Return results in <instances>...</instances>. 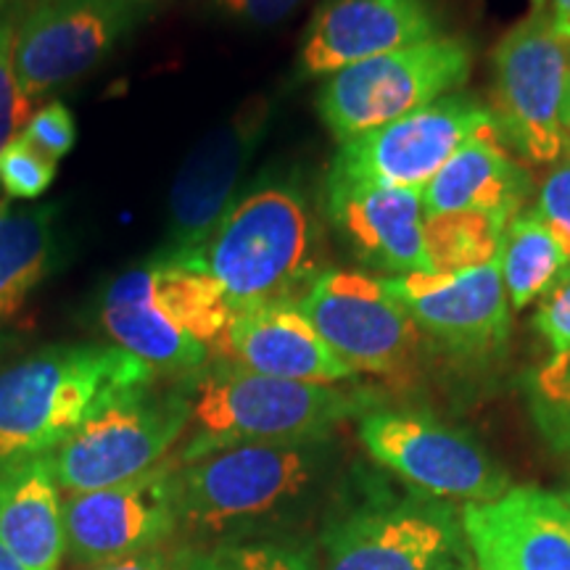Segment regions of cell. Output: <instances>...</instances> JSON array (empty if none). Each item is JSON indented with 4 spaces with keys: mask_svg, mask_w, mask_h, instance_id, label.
Masks as SVG:
<instances>
[{
    "mask_svg": "<svg viewBox=\"0 0 570 570\" xmlns=\"http://www.w3.org/2000/svg\"><path fill=\"white\" fill-rule=\"evenodd\" d=\"M0 570H27V568L19 562L17 554H13V552L9 550V547L3 544V541H0Z\"/></svg>",
    "mask_w": 570,
    "mask_h": 570,
    "instance_id": "obj_36",
    "label": "cell"
},
{
    "mask_svg": "<svg viewBox=\"0 0 570 570\" xmlns=\"http://www.w3.org/2000/svg\"><path fill=\"white\" fill-rule=\"evenodd\" d=\"M533 3H537V6H541V3H544V0H533Z\"/></svg>",
    "mask_w": 570,
    "mask_h": 570,
    "instance_id": "obj_40",
    "label": "cell"
},
{
    "mask_svg": "<svg viewBox=\"0 0 570 570\" xmlns=\"http://www.w3.org/2000/svg\"><path fill=\"white\" fill-rule=\"evenodd\" d=\"M154 0H35L19 13L13 67L24 98L40 104L104 63L156 11Z\"/></svg>",
    "mask_w": 570,
    "mask_h": 570,
    "instance_id": "obj_9",
    "label": "cell"
},
{
    "mask_svg": "<svg viewBox=\"0 0 570 570\" xmlns=\"http://www.w3.org/2000/svg\"><path fill=\"white\" fill-rule=\"evenodd\" d=\"M323 209L362 265L389 277L433 273L423 238V190L386 188L327 173Z\"/></svg>",
    "mask_w": 570,
    "mask_h": 570,
    "instance_id": "obj_17",
    "label": "cell"
},
{
    "mask_svg": "<svg viewBox=\"0 0 570 570\" xmlns=\"http://www.w3.org/2000/svg\"><path fill=\"white\" fill-rule=\"evenodd\" d=\"M570 82V42L554 32L550 13L533 11L504 32L494 48V119L499 140H508L531 164H558L570 154L562 104Z\"/></svg>",
    "mask_w": 570,
    "mask_h": 570,
    "instance_id": "obj_7",
    "label": "cell"
},
{
    "mask_svg": "<svg viewBox=\"0 0 570 570\" xmlns=\"http://www.w3.org/2000/svg\"><path fill=\"white\" fill-rule=\"evenodd\" d=\"M188 425L190 383L169 391L148 383L101 404L48 454V462L67 497L119 487L167 462Z\"/></svg>",
    "mask_w": 570,
    "mask_h": 570,
    "instance_id": "obj_5",
    "label": "cell"
},
{
    "mask_svg": "<svg viewBox=\"0 0 570 570\" xmlns=\"http://www.w3.org/2000/svg\"><path fill=\"white\" fill-rule=\"evenodd\" d=\"M562 499H566V502L570 504V494H562Z\"/></svg>",
    "mask_w": 570,
    "mask_h": 570,
    "instance_id": "obj_39",
    "label": "cell"
},
{
    "mask_svg": "<svg viewBox=\"0 0 570 570\" xmlns=\"http://www.w3.org/2000/svg\"><path fill=\"white\" fill-rule=\"evenodd\" d=\"M537 214L562 254V275H570V154L552 164L537 198Z\"/></svg>",
    "mask_w": 570,
    "mask_h": 570,
    "instance_id": "obj_30",
    "label": "cell"
},
{
    "mask_svg": "<svg viewBox=\"0 0 570 570\" xmlns=\"http://www.w3.org/2000/svg\"><path fill=\"white\" fill-rule=\"evenodd\" d=\"M325 458L327 439H315L238 444L185 465L175 462L180 525L209 537L273 515L312 487Z\"/></svg>",
    "mask_w": 570,
    "mask_h": 570,
    "instance_id": "obj_4",
    "label": "cell"
},
{
    "mask_svg": "<svg viewBox=\"0 0 570 570\" xmlns=\"http://www.w3.org/2000/svg\"><path fill=\"white\" fill-rule=\"evenodd\" d=\"M56 169L59 164L19 135L0 151V188L13 202H38L53 185Z\"/></svg>",
    "mask_w": 570,
    "mask_h": 570,
    "instance_id": "obj_28",
    "label": "cell"
},
{
    "mask_svg": "<svg viewBox=\"0 0 570 570\" xmlns=\"http://www.w3.org/2000/svg\"><path fill=\"white\" fill-rule=\"evenodd\" d=\"M479 570H570V504L533 487L504 491L462 512Z\"/></svg>",
    "mask_w": 570,
    "mask_h": 570,
    "instance_id": "obj_18",
    "label": "cell"
},
{
    "mask_svg": "<svg viewBox=\"0 0 570 570\" xmlns=\"http://www.w3.org/2000/svg\"><path fill=\"white\" fill-rule=\"evenodd\" d=\"M370 458L436 499L483 504L510 491V475L479 441L420 412L373 410L360 417Z\"/></svg>",
    "mask_w": 570,
    "mask_h": 570,
    "instance_id": "obj_10",
    "label": "cell"
},
{
    "mask_svg": "<svg viewBox=\"0 0 570 570\" xmlns=\"http://www.w3.org/2000/svg\"><path fill=\"white\" fill-rule=\"evenodd\" d=\"M473 48L462 38H436L375 56L325 77L317 114L336 142L394 122L452 96L468 82Z\"/></svg>",
    "mask_w": 570,
    "mask_h": 570,
    "instance_id": "obj_6",
    "label": "cell"
},
{
    "mask_svg": "<svg viewBox=\"0 0 570 570\" xmlns=\"http://www.w3.org/2000/svg\"><path fill=\"white\" fill-rule=\"evenodd\" d=\"M377 407L381 396L370 389L283 381L219 362L190 381L188 439L175 462L185 465L238 444L331 439L344 420H360Z\"/></svg>",
    "mask_w": 570,
    "mask_h": 570,
    "instance_id": "obj_2",
    "label": "cell"
},
{
    "mask_svg": "<svg viewBox=\"0 0 570 570\" xmlns=\"http://www.w3.org/2000/svg\"><path fill=\"white\" fill-rule=\"evenodd\" d=\"M21 138L38 148L40 154H46L48 159L59 164L77 142L75 114L69 111L67 104L48 101L46 106L32 111L30 122L21 130Z\"/></svg>",
    "mask_w": 570,
    "mask_h": 570,
    "instance_id": "obj_31",
    "label": "cell"
},
{
    "mask_svg": "<svg viewBox=\"0 0 570 570\" xmlns=\"http://www.w3.org/2000/svg\"><path fill=\"white\" fill-rule=\"evenodd\" d=\"M177 570H317L309 552L296 547L252 541V544H219L198 552H180Z\"/></svg>",
    "mask_w": 570,
    "mask_h": 570,
    "instance_id": "obj_27",
    "label": "cell"
},
{
    "mask_svg": "<svg viewBox=\"0 0 570 570\" xmlns=\"http://www.w3.org/2000/svg\"><path fill=\"white\" fill-rule=\"evenodd\" d=\"M302 3L304 0H214V9L238 24L275 27Z\"/></svg>",
    "mask_w": 570,
    "mask_h": 570,
    "instance_id": "obj_33",
    "label": "cell"
},
{
    "mask_svg": "<svg viewBox=\"0 0 570 570\" xmlns=\"http://www.w3.org/2000/svg\"><path fill=\"white\" fill-rule=\"evenodd\" d=\"M214 356L248 373L323 386H338L356 375L294 302L233 312Z\"/></svg>",
    "mask_w": 570,
    "mask_h": 570,
    "instance_id": "obj_19",
    "label": "cell"
},
{
    "mask_svg": "<svg viewBox=\"0 0 570 570\" xmlns=\"http://www.w3.org/2000/svg\"><path fill=\"white\" fill-rule=\"evenodd\" d=\"M180 529L175 460L119 487L69 494L63 502L67 552L77 566H98L156 550Z\"/></svg>",
    "mask_w": 570,
    "mask_h": 570,
    "instance_id": "obj_14",
    "label": "cell"
},
{
    "mask_svg": "<svg viewBox=\"0 0 570 570\" xmlns=\"http://www.w3.org/2000/svg\"><path fill=\"white\" fill-rule=\"evenodd\" d=\"M180 568V554H169L161 547L156 550H142L127 558H117L109 562H98V566H88V570H177Z\"/></svg>",
    "mask_w": 570,
    "mask_h": 570,
    "instance_id": "obj_34",
    "label": "cell"
},
{
    "mask_svg": "<svg viewBox=\"0 0 570 570\" xmlns=\"http://www.w3.org/2000/svg\"><path fill=\"white\" fill-rule=\"evenodd\" d=\"M499 273L515 312L544 296L562 277L560 246L537 209H523L510 219L499 252Z\"/></svg>",
    "mask_w": 570,
    "mask_h": 570,
    "instance_id": "obj_24",
    "label": "cell"
},
{
    "mask_svg": "<svg viewBox=\"0 0 570 570\" xmlns=\"http://www.w3.org/2000/svg\"><path fill=\"white\" fill-rule=\"evenodd\" d=\"M273 98L254 96L190 148L167 196V227L154 256L194 267L223 223L273 125Z\"/></svg>",
    "mask_w": 570,
    "mask_h": 570,
    "instance_id": "obj_8",
    "label": "cell"
},
{
    "mask_svg": "<svg viewBox=\"0 0 570 570\" xmlns=\"http://www.w3.org/2000/svg\"><path fill=\"white\" fill-rule=\"evenodd\" d=\"M436 38L444 35L431 0H323L304 27L298 77L320 80Z\"/></svg>",
    "mask_w": 570,
    "mask_h": 570,
    "instance_id": "obj_15",
    "label": "cell"
},
{
    "mask_svg": "<svg viewBox=\"0 0 570 570\" xmlns=\"http://www.w3.org/2000/svg\"><path fill=\"white\" fill-rule=\"evenodd\" d=\"M325 570H475L462 518L446 504H373L325 537Z\"/></svg>",
    "mask_w": 570,
    "mask_h": 570,
    "instance_id": "obj_13",
    "label": "cell"
},
{
    "mask_svg": "<svg viewBox=\"0 0 570 570\" xmlns=\"http://www.w3.org/2000/svg\"><path fill=\"white\" fill-rule=\"evenodd\" d=\"M420 331L458 354H489L510 336V302L499 259L454 273L383 277Z\"/></svg>",
    "mask_w": 570,
    "mask_h": 570,
    "instance_id": "obj_16",
    "label": "cell"
},
{
    "mask_svg": "<svg viewBox=\"0 0 570 570\" xmlns=\"http://www.w3.org/2000/svg\"><path fill=\"white\" fill-rule=\"evenodd\" d=\"M533 325L554 354L570 352V275H562L558 283L539 298Z\"/></svg>",
    "mask_w": 570,
    "mask_h": 570,
    "instance_id": "obj_32",
    "label": "cell"
},
{
    "mask_svg": "<svg viewBox=\"0 0 570 570\" xmlns=\"http://www.w3.org/2000/svg\"><path fill=\"white\" fill-rule=\"evenodd\" d=\"M11 3H17V0H0V9H6V6H11Z\"/></svg>",
    "mask_w": 570,
    "mask_h": 570,
    "instance_id": "obj_38",
    "label": "cell"
},
{
    "mask_svg": "<svg viewBox=\"0 0 570 570\" xmlns=\"http://www.w3.org/2000/svg\"><path fill=\"white\" fill-rule=\"evenodd\" d=\"M487 127H494L487 106L452 92L407 117L338 142L327 173L386 188L425 190L439 169Z\"/></svg>",
    "mask_w": 570,
    "mask_h": 570,
    "instance_id": "obj_12",
    "label": "cell"
},
{
    "mask_svg": "<svg viewBox=\"0 0 570 570\" xmlns=\"http://www.w3.org/2000/svg\"><path fill=\"white\" fill-rule=\"evenodd\" d=\"M296 304L354 373L402 375L420 352L423 331L383 277L327 267Z\"/></svg>",
    "mask_w": 570,
    "mask_h": 570,
    "instance_id": "obj_11",
    "label": "cell"
},
{
    "mask_svg": "<svg viewBox=\"0 0 570 570\" xmlns=\"http://www.w3.org/2000/svg\"><path fill=\"white\" fill-rule=\"evenodd\" d=\"M529 407L541 439L570 458V352L554 354L529 377Z\"/></svg>",
    "mask_w": 570,
    "mask_h": 570,
    "instance_id": "obj_26",
    "label": "cell"
},
{
    "mask_svg": "<svg viewBox=\"0 0 570 570\" xmlns=\"http://www.w3.org/2000/svg\"><path fill=\"white\" fill-rule=\"evenodd\" d=\"M550 21L554 32H558L562 40L570 42V0H552Z\"/></svg>",
    "mask_w": 570,
    "mask_h": 570,
    "instance_id": "obj_35",
    "label": "cell"
},
{
    "mask_svg": "<svg viewBox=\"0 0 570 570\" xmlns=\"http://www.w3.org/2000/svg\"><path fill=\"white\" fill-rule=\"evenodd\" d=\"M154 3H159V0H154Z\"/></svg>",
    "mask_w": 570,
    "mask_h": 570,
    "instance_id": "obj_41",
    "label": "cell"
},
{
    "mask_svg": "<svg viewBox=\"0 0 570 570\" xmlns=\"http://www.w3.org/2000/svg\"><path fill=\"white\" fill-rule=\"evenodd\" d=\"M0 541L27 570H59L67 531L48 454L0 470Z\"/></svg>",
    "mask_w": 570,
    "mask_h": 570,
    "instance_id": "obj_22",
    "label": "cell"
},
{
    "mask_svg": "<svg viewBox=\"0 0 570 570\" xmlns=\"http://www.w3.org/2000/svg\"><path fill=\"white\" fill-rule=\"evenodd\" d=\"M562 127H566L568 146H570V82H568V92H566V104H562Z\"/></svg>",
    "mask_w": 570,
    "mask_h": 570,
    "instance_id": "obj_37",
    "label": "cell"
},
{
    "mask_svg": "<svg viewBox=\"0 0 570 570\" xmlns=\"http://www.w3.org/2000/svg\"><path fill=\"white\" fill-rule=\"evenodd\" d=\"M508 219L489 212H446L425 217L423 238L433 273L491 265L502 252Z\"/></svg>",
    "mask_w": 570,
    "mask_h": 570,
    "instance_id": "obj_25",
    "label": "cell"
},
{
    "mask_svg": "<svg viewBox=\"0 0 570 570\" xmlns=\"http://www.w3.org/2000/svg\"><path fill=\"white\" fill-rule=\"evenodd\" d=\"M225 291L233 312L298 302L327 269L325 230L294 175H267L235 198L196 265Z\"/></svg>",
    "mask_w": 570,
    "mask_h": 570,
    "instance_id": "obj_1",
    "label": "cell"
},
{
    "mask_svg": "<svg viewBox=\"0 0 570 570\" xmlns=\"http://www.w3.org/2000/svg\"><path fill=\"white\" fill-rule=\"evenodd\" d=\"M98 317L111 344L138 356L156 375L194 377L212 356L156 302L148 262L114 277L104 291Z\"/></svg>",
    "mask_w": 570,
    "mask_h": 570,
    "instance_id": "obj_20",
    "label": "cell"
},
{
    "mask_svg": "<svg viewBox=\"0 0 570 570\" xmlns=\"http://www.w3.org/2000/svg\"><path fill=\"white\" fill-rule=\"evenodd\" d=\"M156 373L114 344H53L0 370V470L46 458L109 399Z\"/></svg>",
    "mask_w": 570,
    "mask_h": 570,
    "instance_id": "obj_3",
    "label": "cell"
},
{
    "mask_svg": "<svg viewBox=\"0 0 570 570\" xmlns=\"http://www.w3.org/2000/svg\"><path fill=\"white\" fill-rule=\"evenodd\" d=\"M59 256V206H0V320L17 315Z\"/></svg>",
    "mask_w": 570,
    "mask_h": 570,
    "instance_id": "obj_23",
    "label": "cell"
},
{
    "mask_svg": "<svg viewBox=\"0 0 570 570\" xmlns=\"http://www.w3.org/2000/svg\"><path fill=\"white\" fill-rule=\"evenodd\" d=\"M19 13L0 17V151L17 140L30 122L35 106L24 98L17 67H13V40H17Z\"/></svg>",
    "mask_w": 570,
    "mask_h": 570,
    "instance_id": "obj_29",
    "label": "cell"
},
{
    "mask_svg": "<svg viewBox=\"0 0 570 570\" xmlns=\"http://www.w3.org/2000/svg\"><path fill=\"white\" fill-rule=\"evenodd\" d=\"M531 177L512 161L497 127L473 135L425 185V217L446 212H489L510 219L523 212Z\"/></svg>",
    "mask_w": 570,
    "mask_h": 570,
    "instance_id": "obj_21",
    "label": "cell"
}]
</instances>
